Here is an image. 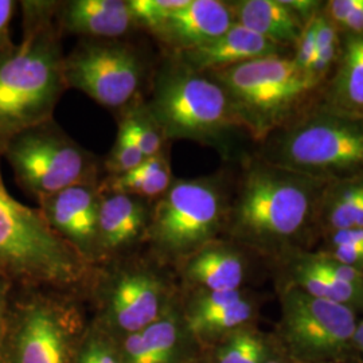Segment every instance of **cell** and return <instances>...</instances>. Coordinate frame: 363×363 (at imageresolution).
<instances>
[{
  "instance_id": "obj_19",
  "label": "cell",
  "mask_w": 363,
  "mask_h": 363,
  "mask_svg": "<svg viewBox=\"0 0 363 363\" xmlns=\"http://www.w3.org/2000/svg\"><path fill=\"white\" fill-rule=\"evenodd\" d=\"M184 318L178 300L152 325L121 337L125 363H179L183 352Z\"/></svg>"
},
{
  "instance_id": "obj_26",
  "label": "cell",
  "mask_w": 363,
  "mask_h": 363,
  "mask_svg": "<svg viewBox=\"0 0 363 363\" xmlns=\"http://www.w3.org/2000/svg\"><path fill=\"white\" fill-rule=\"evenodd\" d=\"M118 128L128 135L145 159L160 154L171 145L151 116L145 104V97L118 112Z\"/></svg>"
},
{
  "instance_id": "obj_34",
  "label": "cell",
  "mask_w": 363,
  "mask_h": 363,
  "mask_svg": "<svg viewBox=\"0 0 363 363\" xmlns=\"http://www.w3.org/2000/svg\"><path fill=\"white\" fill-rule=\"evenodd\" d=\"M325 255L363 273V247H331Z\"/></svg>"
},
{
  "instance_id": "obj_4",
  "label": "cell",
  "mask_w": 363,
  "mask_h": 363,
  "mask_svg": "<svg viewBox=\"0 0 363 363\" xmlns=\"http://www.w3.org/2000/svg\"><path fill=\"white\" fill-rule=\"evenodd\" d=\"M145 104L169 143L191 140L223 148L229 135L241 128L220 84L175 55L162 54Z\"/></svg>"
},
{
  "instance_id": "obj_3",
  "label": "cell",
  "mask_w": 363,
  "mask_h": 363,
  "mask_svg": "<svg viewBox=\"0 0 363 363\" xmlns=\"http://www.w3.org/2000/svg\"><path fill=\"white\" fill-rule=\"evenodd\" d=\"M99 267L52 230L38 208L9 193L0 174V279L13 286L74 294L94 286Z\"/></svg>"
},
{
  "instance_id": "obj_21",
  "label": "cell",
  "mask_w": 363,
  "mask_h": 363,
  "mask_svg": "<svg viewBox=\"0 0 363 363\" xmlns=\"http://www.w3.org/2000/svg\"><path fill=\"white\" fill-rule=\"evenodd\" d=\"M174 179L169 145L160 154L145 159L139 167L127 174L103 177L99 187L101 193L135 195L154 203L169 190Z\"/></svg>"
},
{
  "instance_id": "obj_13",
  "label": "cell",
  "mask_w": 363,
  "mask_h": 363,
  "mask_svg": "<svg viewBox=\"0 0 363 363\" xmlns=\"http://www.w3.org/2000/svg\"><path fill=\"white\" fill-rule=\"evenodd\" d=\"M100 183L67 187L38 203V210L55 233L78 255L97 267V223Z\"/></svg>"
},
{
  "instance_id": "obj_18",
  "label": "cell",
  "mask_w": 363,
  "mask_h": 363,
  "mask_svg": "<svg viewBox=\"0 0 363 363\" xmlns=\"http://www.w3.org/2000/svg\"><path fill=\"white\" fill-rule=\"evenodd\" d=\"M280 49L247 27L234 23L223 35L206 46L175 57L196 72L211 73L264 57L280 55Z\"/></svg>"
},
{
  "instance_id": "obj_8",
  "label": "cell",
  "mask_w": 363,
  "mask_h": 363,
  "mask_svg": "<svg viewBox=\"0 0 363 363\" xmlns=\"http://www.w3.org/2000/svg\"><path fill=\"white\" fill-rule=\"evenodd\" d=\"M25 194L40 202L67 187L100 183L103 162L52 118L13 136L3 155Z\"/></svg>"
},
{
  "instance_id": "obj_39",
  "label": "cell",
  "mask_w": 363,
  "mask_h": 363,
  "mask_svg": "<svg viewBox=\"0 0 363 363\" xmlns=\"http://www.w3.org/2000/svg\"><path fill=\"white\" fill-rule=\"evenodd\" d=\"M352 228H363V202L361 208L358 210V213H357V217H355V222H354Z\"/></svg>"
},
{
  "instance_id": "obj_16",
  "label": "cell",
  "mask_w": 363,
  "mask_h": 363,
  "mask_svg": "<svg viewBox=\"0 0 363 363\" xmlns=\"http://www.w3.org/2000/svg\"><path fill=\"white\" fill-rule=\"evenodd\" d=\"M57 21L62 34L82 38L124 39L139 31L128 0L61 1Z\"/></svg>"
},
{
  "instance_id": "obj_29",
  "label": "cell",
  "mask_w": 363,
  "mask_h": 363,
  "mask_svg": "<svg viewBox=\"0 0 363 363\" xmlns=\"http://www.w3.org/2000/svg\"><path fill=\"white\" fill-rule=\"evenodd\" d=\"M145 160V156L128 138V135L118 128L116 142L109 154L103 160V177L123 175L139 167Z\"/></svg>"
},
{
  "instance_id": "obj_32",
  "label": "cell",
  "mask_w": 363,
  "mask_h": 363,
  "mask_svg": "<svg viewBox=\"0 0 363 363\" xmlns=\"http://www.w3.org/2000/svg\"><path fill=\"white\" fill-rule=\"evenodd\" d=\"M18 4L19 3L13 0H0V57L10 52L16 45L11 39L10 23Z\"/></svg>"
},
{
  "instance_id": "obj_27",
  "label": "cell",
  "mask_w": 363,
  "mask_h": 363,
  "mask_svg": "<svg viewBox=\"0 0 363 363\" xmlns=\"http://www.w3.org/2000/svg\"><path fill=\"white\" fill-rule=\"evenodd\" d=\"M267 358V347L262 339L252 331L238 330L218 347L214 363H264Z\"/></svg>"
},
{
  "instance_id": "obj_1",
  "label": "cell",
  "mask_w": 363,
  "mask_h": 363,
  "mask_svg": "<svg viewBox=\"0 0 363 363\" xmlns=\"http://www.w3.org/2000/svg\"><path fill=\"white\" fill-rule=\"evenodd\" d=\"M22 40L0 57V156L18 133L54 118L67 91L61 1H21Z\"/></svg>"
},
{
  "instance_id": "obj_36",
  "label": "cell",
  "mask_w": 363,
  "mask_h": 363,
  "mask_svg": "<svg viewBox=\"0 0 363 363\" xmlns=\"http://www.w3.org/2000/svg\"><path fill=\"white\" fill-rule=\"evenodd\" d=\"M283 1L306 25L318 13V9L320 4L319 1H315V0H283Z\"/></svg>"
},
{
  "instance_id": "obj_25",
  "label": "cell",
  "mask_w": 363,
  "mask_h": 363,
  "mask_svg": "<svg viewBox=\"0 0 363 363\" xmlns=\"http://www.w3.org/2000/svg\"><path fill=\"white\" fill-rule=\"evenodd\" d=\"M294 286L315 298H325L347 307L363 304V286L339 281L312 264L308 256L298 259L294 267Z\"/></svg>"
},
{
  "instance_id": "obj_14",
  "label": "cell",
  "mask_w": 363,
  "mask_h": 363,
  "mask_svg": "<svg viewBox=\"0 0 363 363\" xmlns=\"http://www.w3.org/2000/svg\"><path fill=\"white\" fill-rule=\"evenodd\" d=\"M101 193V191H100ZM152 202L120 193H101L97 223V267L124 259L143 244Z\"/></svg>"
},
{
  "instance_id": "obj_33",
  "label": "cell",
  "mask_w": 363,
  "mask_h": 363,
  "mask_svg": "<svg viewBox=\"0 0 363 363\" xmlns=\"http://www.w3.org/2000/svg\"><path fill=\"white\" fill-rule=\"evenodd\" d=\"M13 284L4 279H0V363H4V349H6V334H7V313L10 295Z\"/></svg>"
},
{
  "instance_id": "obj_24",
  "label": "cell",
  "mask_w": 363,
  "mask_h": 363,
  "mask_svg": "<svg viewBox=\"0 0 363 363\" xmlns=\"http://www.w3.org/2000/svg\"><path fill=\"white\" fill-rule=\"evenodd\" d=\"M337 108L351 113L363 111V34H351L334 79Z\"/></svg>"
},
{
  "instance_id": "obj_17",
  "label": "cell",
  "mask_w": 363,
  "mask_h": 363,
  "mask_svg": "<svg viewBox=\"0 0 363 363\" xmlns=\"http://www.w3.org/2000/svg\"><path fill=\"white\" fill-rule=\"evenodd\" d=\"M184 283L194 291H240L247 279L242 253L223 241H213L178 265Z\"/></svg>"
},
{
  "instance_id": "obj_35",
  "label": "cell",
  "mask_w": 363,
  "mask_h": 363,
  "mask_svg": "<svg viewBox=\"0 0 363 363\" xmlns=\"http://www.w3.org/2000/svg\"><path fill=\"white\" fill-rule=\"evenodd\" d=\"M331 247H363V228H349L330 233Z\"/></svg>"
},
{
  "instance_id": "obj_37",
  "label": "cell",
  "mask_w": 363,
  "mask_h": 363,
  "mask_svg": "<svg viewBox=\"0 0 363 363\" xmlns=\"http://www.w3.org/2000/svg\"><path fill=\"white\" fill-rule=\"evenodd\" d=\"M342 27L351 34H363V0H361L358 9L351 13Z\"/></svg>"
},
{
  "instance_id": "obj_28",
  "label": "cell",
  "mask_w": 363,
  "mask_h": 363,
  "mask_svg": "<svg viewBox=\"0 0 363 363\" xmlns=\"http://www.w3.org/2000/svg\"><path fill=\"white\" fill-rule=\"evenodd\" d=\"M187 0H128L130 13L139 31L154 37L166 25L169 16L182 9Z\"/></svg>"
},
{
  "instance_id": "obj_23",
  "label": "cell",
  "mask_w": 363,
  "mask_h": 363,
  "mask_svg": "<svg viewBox=\"0 0 363 363\" xmlns=\"http://www.w3.org/2000/svg\"><path fill=\"white\" fill-rule=\"evenodd\" d=\"M363 202V175L330 182L319 205V218L328 233L354 226L357 213Z\"/></svg>"
},
{
  "instance_id": "obj_20",
  "label": "cell",
  "mask_w": 363,
  "mask_h": 363,
  "mask_svg": "<svg viewBox=\"0 0 363 363\" xmlns=\"http://www.w3.org/2000/svg\"><path fill=\"white\" fill-rule=\"evenodd\" d=\"M229 6L234 23L247 27L280 48L296 43L306 26L283 0H238L229 1Z\"/></svg>"
},
{
  "instance_id": "obj_6",
  "label": "cell",
  "mask_w": 363,
  "mask_h": 363,
  "mask_svg": "<svg viewBox=\"0 0 363 363\" xmlns=\"http://www.w3.org/2000/svg\"><path fill=\"white\" fill-rule=\"evenodd\" d=\"M230 195L222 175L174 179L152 203L144 242L163 265L182 261L226 229Z\"/></svg>"
},
{
  "instance_id": "obj_2",
  "label": "cell",
  "mask_w": 363,
  "mask_h": 363,
  "mask_svg": "<svg viewBox=\"0 0 363 363\" xmlns=\"http://www.w3.org/2000/svg\"><path fill=\"white\" fill-rule=\"evenodd\" d=\"M330 182L280 169L265 160L250 162L242 171L225 232L259 250H274L298 238L319 216Z\"/></svg>"
},
{
  "instance_id": "obj_7",
  "label": "cell",
  "mask_w": 363,
  "mask_h": 363,
  "mask_svg": "<svg viewBox=\"0 0 363 363\" xmlns=\"http://www.w3.org/2000/svg\"><path fill=\"white\" fill-rule=\"evenodd\" d=\"M208 74L226 91L241 128L257 142L280 130L316 85L292 60L281 55Z\"/></svg>"
},
{
  "instance_id": "obj_11",
  "label": "cell",
  "mask_w": 363,
  "mask_h": 363,
  "mask_svg": "<svg viewBox=\"0 0 363 363\" xmlns=\"http://www.w3.org/2000/svg\"><path fill=\"white\" fill-rule=\"evenodd\" d=\"M103 273L94 286L103 307V319L123 337L152 325L178 300L177 289L157 259H120ZM109 264V262H108Z\"/></svg>"
},
{
  "instance_id": "obj_15",
  "label": "cell",
  "mask_w": 363,
  "mask_h": 363,
  "mask_svg": "<svg viewBox=\"0 0 363 363\" xmlns=\"http://www.w3.org/2000/svg\"><path fill=\"white\" fill-rule=\"evenodd\" d=\"M233 25L229 1L187 0L152 38L162 54L178 55L206 46Z\"/></svg>"
},
{
  "instance_id": "obj_30",
  "label": "cell",
  "mask_w": 363,
  "mask_h": 363,
  "mask_svg": "<svg viewBox=\"0 0 363 363\" xmlns=\"http://www.w3.org/2000/svg\"><path fill=\"white\" fill-rule=\"evenodd\" d=\"M74 363H125L120 346L104 331H93L82 342Z\"/></svg>"
},
{
  "instance_id": "obj_31",
  "label": "cell",
  "mask_w": 363,
  "mask_h": 363,
  "mask_svg": "<svg viewBox=\"0 0 363 363\" xmlns=\"http://www.w3.org/2000/svg\"><path fill=\"white\" fill-rule=\"evenodd\" d=\"M315 18V16H313ZM313 18L304 26L298 42H296V54L292 58V61L296 64L298 69L307 73L308 67L311 65L312 58L316 52V43H315V25Z\"/></svg>"
},
{
  "instance_id": "obj_22",
  "label": "cell",
  "mask_w": 363,
  "mask_h": 363,
  "mask_svg": "<svg viewBox=\"0 0 363 363\" xmlns=\"http://www.w3.org/2000/svg\"><path fill=\"white\" fill-rule=\"evenodd\" d=\"M255 306L244 295L242 298L213 308H187L183 312L186 328L198 337H213L234 333L250 322Z\"/></svg>"
},
{
  "instance_id": "obj_12",
  "label": "cell",
  "mask_w": 363,
  "mask_h": 363,
  "mask_svg": "<svg viewBox=\"0 0 363 363\" xmlns=\"http://www.w3.org/2000/svg\"><path fill=\"white\" fill-rule=\"evenodd\" d=\"M281 310L284 342L300 362H331L352 346L358 322L350 307L315 298L292 284L281 295Z\"/></svg>"
},
{
  "instance_id": "obj_9",
  "label": "cell",
  "mask_w": 363,
  "mask_h": 363,
  "mask_svg": "<svg viewBox=\"0 0 363 363\" xmlns=\"http://www.w3.org/2000/svg\"><path fill=\"white\" fill-rule=\"evenodd\" d=\"M79 313L65 294L13 286L4 363H72Z\"/></svg>"
},
{
  "instance_id": "obj_40",
  "label": "cell",
  "mask_w": 363,
  "mask_h": 363,
  "mask_svg": "<svg viewBox=\"0 0 363 363\" xmlns=\"http://www.w3.org/2000/svg\"><path fill=\"white\" fill-rule=\"evenodd\" d=\"M264 363H283L281 361H279V359H272V358H267V361Z\"/></svg>"
},
{
  "instance_id": "obj_10",
  "label": "cell",
  "mask_w": 363,
  "mask_h": 363,
  "mask_svg": "<svg viewBox=\"0 0 363 363\" xmlns=\"http://www.w3.org/2000/svg\"><path fill=\"white\" fill-rule=\"evenodd\" d=\"M152 73L143 52L127 38H82L64 58L67 89L117 113L145 97L144 85Z\"/></svg>"
},
{
  "instance_id": "obj_38",
  "label": "cell",
  "mask_w": 363,
  "mask_h": 363,
  "mask_svg": "<svg viewBox=\"0 0 363 363\" xmlns=\"http://www.w3.org/2000/svg\"><path fill=\"white\" fill-rule=\"evenodd\" d=\"M352 345L361 351V354L363 355V320L358 322L357 325V330H355V335H354V340H352Z\"/></svg>"
},
{
  "instance_id": "obj_5",
  "label": "cell",
  "mask_w": 363,
  "mask_h": 363,
  "mask_svg": "<svg viewBox=\"0 0 363 363\" xmlns=\"http://www.w3.org/2000/svg\"><path fill=\"white\" fill-rule=\"evenodd\" d=\"M261 157L280 169L325 182L363 175V116L347 111L322 109L294 125L277 130Z\"/></svg>"
}]
</instances>
